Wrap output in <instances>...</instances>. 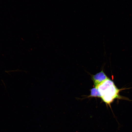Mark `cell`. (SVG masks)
<instances>
[{"mask_svg": "<svg viewBox=\"0 0 132 132\" xmlns=\"http://www.w3.org/2000/svg\"><path fill=\"white\" fill-rule=\"evenodd\" d=\"M96 88H98L103 101L107 106H109L111 110V104L114 99L122 98L119 95L121 89H118L113 82L109 78Z\"/></svg>", "mask_w": 132, "mask_h": 132, "instance_id": "6da1fadb", "label": "cell"}, {"mask_svg": "<svg viewBox=\"0 0 132 132\" xmlns=\"http://www.w3.org/2000/svg\"><path fill=\"white\" fill-rule=\"evenodd\" d=\"M108 78L102 70L92 77L95 87Z\"/></svg>", "mask_w": 132, "mask_h": 132, "instance_id": "7a4b0ae2", "label": "cell"}, {"mask_svg": "<svg viewBox=\"0 0 132 132\" xmlns=\"http://www.w3.org/2000/svg\"><path fill=\"white\" fill-rule=\"evenodd\" d=\"M90 91V94L88 96L89 97H94L101 98L100 95L97 88L95 87L92 88L91 89Z\"/></svg>", "mask_w": 132, "mask_h": 132, "instance_id": "3957f363", "label": "cell"}]
</instances>
